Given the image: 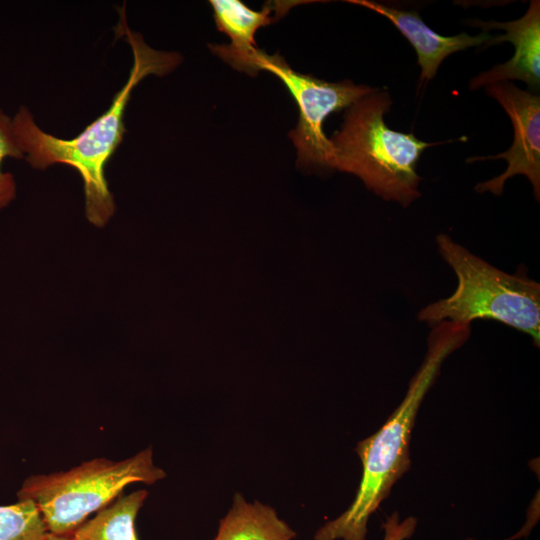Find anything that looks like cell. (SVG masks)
<instances>
[{"mask_svg": "<svg viewBox=\"0 0 540 540\" xmlns=\"http://www.w3.org/2000/svg\"><path fill=\"white\" fill-rule=\"evenodd\" d=\"M213 15L217 29L225 33L230 39L229 45H209L211 51L219 57L227 54H240L257 48L255 42L256 31L277 21L295 3L301 1H275L267 2L263 9L255 11L240 0H211Z\"/></svg>", "mask_w": 540, "mask_h": 540, "instance_id": "obj_10", "label": "cell"}, {"mask_svg": "<svg viewBox=\"0 0 540 540\" xmlns=\"http://www.w3.org/2000/svg\"><path fill=\"white\" fill-rule=\"evenodd\" d=\"M417 526L415 517L400 519L399 514L394 512L383 524V540H407L410 538Z\"/></svg>", "mask_w": 540, "mask_h": 540, "instance_id": "obj_15", "label": "cell"}, {"mask_svg": "<svg viewBox=\"0 0 540 540\" xmlns=\"http://www.w3.org/2000/svg\"><path fill=\"white\" fill-rule=\"evenodd\" d=\"M295 537L296 532L273 507L250 502L236 493L213 540H293Z\"/></svg>", "mask_w": 540, "mask_h": 540, "instance_id": "obj_11", "label": "cell"}, {"mask_svg": "<svg viewBox=\"0 0 540 540\" xmlns=\"http://www.w3.org/2000/svg\"><path fill=\"white\" fill-rule=\"evenodd\" d=\"M147 496L146 489L121 494L82 523L70 535L72 540H138L135 521Z\"/></svg>", "mask_w": 540, "mask_h": 540, "instance_id": "obj_12", "label": "cell"}, {"mask_svg": "<svg viewBox=\"0 0 540 540\" xmlns=\"http://www.w3.org/2000/svg\"><path fill=\"white\" fill-rule=\"evenodd\" d=\"M486 93L493 97L508 114L514 140L511 147L491 156H473L467 163L488 159H505L507 169L499 176L480 182L475 190L501 195L506 181L515 175H524L531 182L534 197L540 199V97L524 91L509 81L490 84Z\"/></svg>", "mask_w": 540, "mask_h": 540, "instance_id": "obj_7", "label": "cell"}, {"mask_svg": "<svg viewBox=\"0 0 540 540\" xmlns=\"http://www.w3.org/2000/svg\"><path fill=\"white\" fill-rule=\"evenodd\" d=\"M42 540H72L69 535H58L48 532Z\"/></svg>", "mask_w": 540, "mask_h": 540, "instance_id": "obj_16", "label": "cell"}, {"mask_svg": "<svg viewBox=\"0 0 540 540\" xmlns=\"http://www.w3.org/2000/svg\"><path fill=\"white\" fill-rule=\"evenodd\" d=\"M436 243L458 283L449 297L422 308L417 319L431 327L443 321L470 326L475 320H494L529 335L539 347V283L492 266L449 235L439 234Z\"/></svg>", "mask_w": 540, "mask_h": 540, "instance_id": "obj_4", "label": "cell"}, {"mask_svg": "<svg viewBox=\"0 0 540 540\" xmlns=\"http://www.w3.org/2000/svg\"><path fill=\"white\" fill-rule=\"evenodd\" d=\"M166 477L153 462L152 447L120 461L95 458L67 471L28 477L17 493L40 510L48 532L71 535L133 483L152 485Z\"/></svg>", "mask_w": 540, "mask_h": 540, "instance_id": "obj_5", "label": "cell"}, {"mask_svg": "<svg viewBox=\"0 0 540 540\" xmlns=\"http://www.w3.org/2000/svg\"><path fill=\"white\" fill-rule=\"evenodd\" d=\"M466 24L481 28L483 32L492 29L505 31L502 35L491 37L485 48L509 41L515 47L514 56L507 62L490 70L483 71L472 78L471 90H477L490 84L521 80L530 89L538 91L540 87V2L530 1L529 8L520 19L509 22L469 20Z\"/></svg>", "mask_w": 540, "mask_h": 540, "instance_id": "obj_8", "label": "cell"}, {"mask_svg": "<svg viewBox=\"0 0 540 540\" xmlns=\"http://www.w3.org/2000/svg\"><path fill=\"white\" fill-rule=\"evenodd\" d=\"M118 10L120 18L115 34L131 47L133 64L126 83L114 95L109 108L72 139L43 131L26 106H20L12 117L17 142L31 167L43 170L65 164L78 171L84 185L86 217L97 227H103L115 213L105 168L126 133L125 113L133 90L145 77L164 76L182 61L176 52L157 51L147 45L142 35L128 26L125 5Z\"/></svg>", "mask_w": 540, "mask_h": 540, "instance_id": "obj_1", "label": "cell"}, {"mask_svg": "<svg viewBox=\"0 0 540 540\" xmlns=\"http://www.w3.org/2000/svg\"><path fill=\"white\" fill-rule=\"evenodd\" d=\"M364 6L389 19L410 42L417 54L421 67L420 84L433 79L443 60L449 55L480 46L491 39L488 32L471 36L462 32L454 36H443L428 27L416 11L402 10L393 6L368 0L348 1Z\"/></svg>", "mask_w": 540, "mask_h": 540, "instance_id": "obj_9", "label": "cell"}, {"mask_svg": "<svg viewBox=\"0 0 540 540\" xmlns=\"http://www.w3.org/2000/svg\"><path fill=\"white\" fill-rule=\"evenodd\" d=\"M226 62L250 76L260 70L271 72L288 88L299 109L298 124L289 136L297 148V163L303 167L330 168L332 146L323 131L324 120L378 90L350 80L332 83L299 73L279 53L268 55L258 48Z\"/></svg>", "mask_w": 540, "mask_h": 540, "instance_id": "obj_6", "label": "cell"}, {"mask_svg": "<svg viewBox=\"0 0 540 540\" xmlns=\"http://www.w3.org/2000/svg\"><path fill=\"white\" fill-rule=\"evenodd\" d=\"M24 159V153L17 142L12 117L0 108V212L16 197L17 186L12 173L3 171L5 159Z\"/></svg>", "mask_w": 540, "mask_h": 540, "instance_id": "obj_14", "label": "cell"}, {"mask_svg": "<svg viewBox=\"0 0 540 540\" xmlns=\"http://www.w3.org/2000/svg\"><path fill=\"white\" fill-rule=\"evenodd\" d=\"M47 533L40 510L32 500L0 506V540H42Z\"/></svg>", "mask_w": 540, "mask_h": 540, "instance_id": "obj_13", "label": "cell"}, {"mask_svg": "<svg viewBox=\"0 0 540 540\" xmlns=\"http://www.w3.org/2000/svg\"><path fill=\"white\" fill-rule=\"evenodd\" d=\"M470 332V326L449 321L432 327L427 352L402 402L377 432L357 444L362 476L354 500L342 514L322 525L314 540L366 539L371 515L409 470L412 430L424 397L445 359L469 339Z\"/></svg>", "mask_w": 540, "mask_h": 540, "instance_id": "obj_2", "label": "cell"}, {"mask_svg": "<svg viewBox=\"0 0 540 540\" xmlns=\"http://www.w3.org/2000/svg\"><path fill=\"white\" fill-rule=\"evenodd\" d=\"M391 105L389 93L377 90L347 109L341 129L329 139L330 169L354 174L382 199L407 207L421 196L419 158L439 142H424L387 127L384 115Z\"/></svg>", "mask_w": 540, "mask_h": 540, "instance_id": "obj_3", "label": "cell"}]
</instances>
